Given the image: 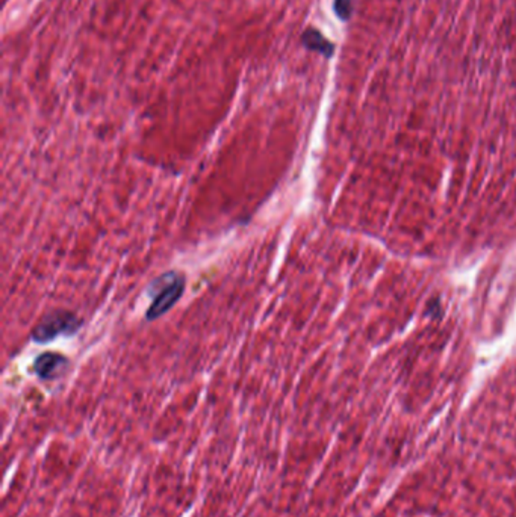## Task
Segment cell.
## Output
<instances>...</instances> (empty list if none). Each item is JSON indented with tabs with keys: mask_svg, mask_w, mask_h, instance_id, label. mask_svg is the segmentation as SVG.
Wrapping results in <instances>:
<instances>
[{
	"mask_svg": "<svg viewBox=\"0 0 516 517\" xmlns=\"http://www.w3.org/2000/svg\"><path fill=\"white\" fill-rule=\"evenodd\" d=\"M68 358L58 353H42L33 362V369L41 380H56L68 369Z\"/></svg>",
	"mask_w": 516,
	"mask_h": 517,
	"instance_id": "3",
	"label": "cell"
},
{
	"mask_svg": "<svg viewBox=\"0 0 516 517\" xmlns=\"http://www.w3.org/2000/svg\"><path fill=\"white\" fill-rule=\"evenodd\" d=\"M82 326V319L70 310H54L40 321L32 331V339L38 344H46L61 335H72Z\"/></svg>",
	"mask_w": 516,
	"mask_h": 517,
	"instance_id": "2",
	"label": "cell"
},
{
	"mask_svg": "<svg viewBox=\"0 0 516 517\" xmlns=\"http://www.w3.org/2000/svg\"><path fill=\"white\" fill-rule=\"evenodd\" d=\"M185 276L178 273V271H170V273H165L153 280L150 287H148V292L153 296V303L146 313L147 321H155L162 317L180 300L183 292H185Z\"/></svg>",
	"mask_w": 516,
	"mask_h": 517,
	"instance_id": "1",
	"label": "cell"
},
{
	"mask_svg": "<svg viewBox=\"0 0 516 517\" xmlns=\"http://www.w3.org/2000/svg\"><path fill=\"white\" fill-rule=\"evenodd\" d=\"M335 11L343 20H347L352 14V0H335Z\"/></svg>",
	"mask_w": 516,
	"mask_h": 517,
	"instance_id": "5",
	"label": "cell"
},
{
	"mask_svg": "<svg viewBox=\"0 0 516 517\" xmlns=\"http://www.w3.org/2000/svg\"><path fill=\"white\" fill-rule=\"evenodd\" d=\"M302 41L306 49L318 51V54H321L322 56L330 58L331 55H334V50H335L334 45L322 37L321 32H318L317 29H312V28L306 29L302 37Z\"/></svg>",
	"mask_w": 516,
	"mask_h": 517,
	"instance_id": "4",
	"label": "cell"
}]
</instances>
